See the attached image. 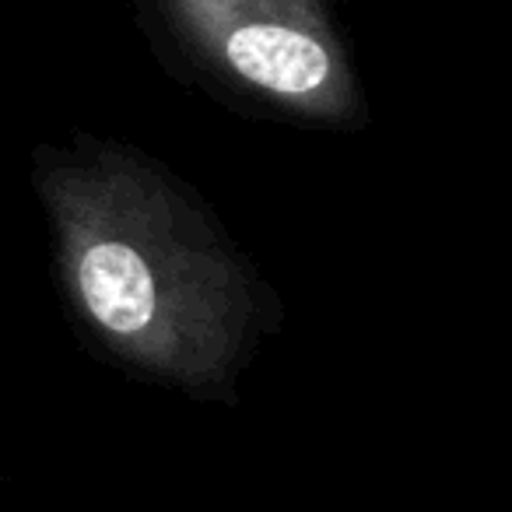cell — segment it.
Segmentation results:
<instances>
[{"label":"cell","instance_id":"1","mask_svg":"<svg viewBox=\"0 0 512 512\" xmlns=\"http://www.w3.org/2000/svg\"><path fill=\"white\" fill-rule=\"evenodd\" d=\"M43 200L67 295L109 351L186 386L232 376L249 327L246 274L162 176L95 151L53 165Z\"/></svg>","mask_w":512,"mask_h":512},{"label":"cell","instance_id":"2","mask_svg":"<svg viewBox=\"0 0 512 512\" xmlns=\"http://www.w3.org/2000/svg\"><path fill=\"white\" fill-rule=\"evenodd\" d=\"M186 43L249 92L309 120L358 106L348 50L323 0H165Z\"/></svg>","mask_w":512,"mask_h":512}]
</instances>
